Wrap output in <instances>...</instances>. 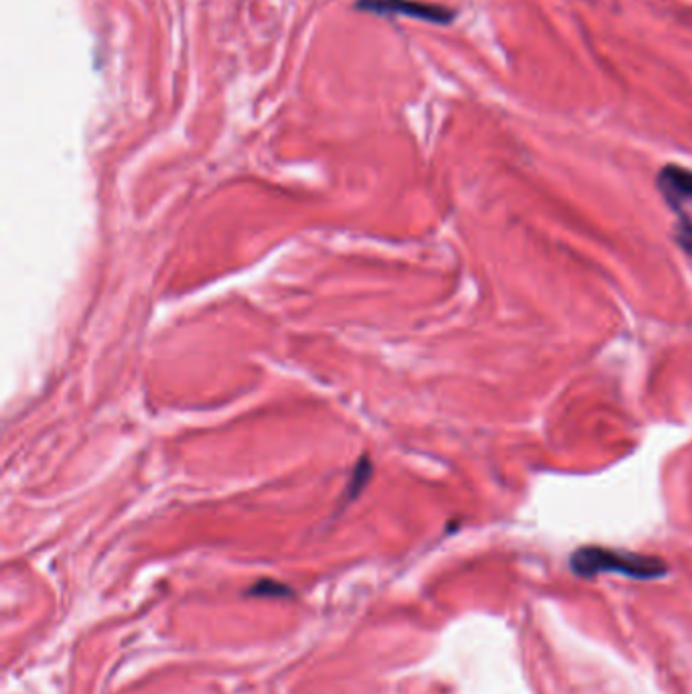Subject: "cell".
<instances>
[{"mask_svg":"<svg viewBox=\"0 0 692 694\" xmlns=\"http://www.w3.org/2000/svg\"><path fill=\"white\" fill-rule=\"evenodd\" d=\"M571 571L583 579L597 577L601 573H618L636 581H654L668 574V564L662 558L630 553V550L583 546L569 558Z\"/></svg>","mask_w":692,"mask_h":694,"instance_id":"6da1fadb","label":"cell"},{"mask_svg":"<svg viewBox=\"0 0 692 694\" xmlns=\"http://www.w3.org/2000/svg\"><path fill=\"white\" fill-rule=\"evenodd\" d=\"M656 185L660 189L666 203L680 214L682 206L692 201V171L678 165H666L656 177Z\"/></svg>","mask_w":692,"mask_h":694,"instance_id":"7a4b0ae2","label":"cell"},{"mask_svg":"<svg viewBox=\"0 0 692 694\" xmlns=\"http://www.w3.org/2000/svg\"><path fill=\"white\" fill-rule=\"evenodd\" d=\"M361 6L364 8L368 6L378 13H400L404 16H415V19H420V21L441 23V24L453 21L455 16V13L445 6L410 3V0H366Z\"/></svg>","mask_w":692,"mask_h":694,"instance_id":"3957f363","label":"cell"},{"mask_svg":"<svg viewBox=\"0 0 692 694\" xmlns=\"http://www.w3.org/2000/svg\"><path fill=\"white\" fill-rule=\"evenodd\" d=\"M674 238H677L678 246L692 256V222L685 216V211L678 214V224L674 227Z\"/></svg>","mask_w":692,"mask_h":694,"instance_id":"277c9868","label":"cell"}]
</instances>
